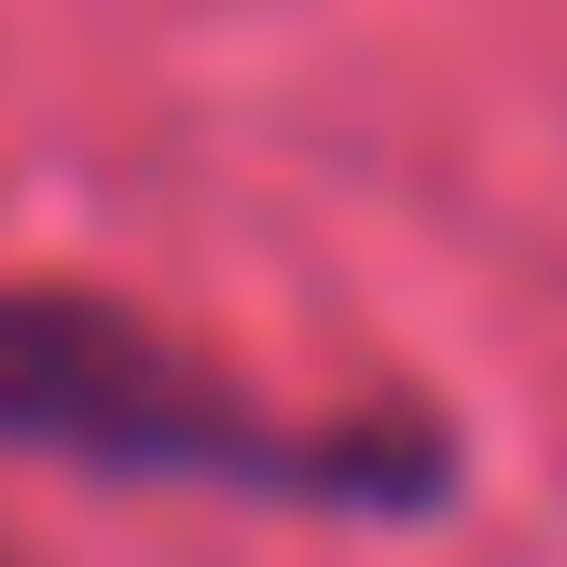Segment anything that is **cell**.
Listing matches in <instances>:
<instances>
[{
    "instance_id": "cell-1",
    "label": "cell",
    "mask_w": 567,
    "mask_h": 567,
    "mask_svg": "<svg viewBox=\"0 0 567 567\" xmlns=\"http://www.w3.org/2000/svg\"><path fill=\"white\" fill-rule=\"evenodd\" d=\"M0 443L125 471V485H236V498H319V513H430L457 485V443L415 415L305 430L83 291H0Z\"/></svg>"
}]
</instances>
